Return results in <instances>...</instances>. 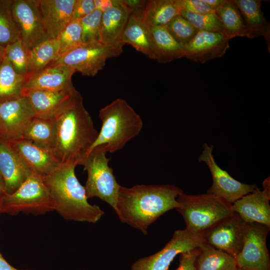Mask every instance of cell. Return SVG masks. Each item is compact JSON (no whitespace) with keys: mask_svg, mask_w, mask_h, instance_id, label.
Listing matches in <instances>:
<instances>
[{"mask_svg":"<svg viewBox=\"0 0 270 270\" xmlns=\"http://www.w3.org/2000/svg\"><path fill=\"white\" fill-rule=\"evenodd\" d=\"M182 192L172 184L120 185L114 210L122 223L146 235L151 224L178 206L177 198Z\"/></svg>","mask_w":270,"mask_h":270,"instance_id":"cell-1","label":"cell"},{"mask_svg":"<svg viewBox=\"0 0 270 270\" xmlns=\"http://www.w3.org/2000/svg\"><path fill=\"white\" fill-rule=\"evenodd\" d=\"M53 120L54 156L60 164L82 165L98 132L78 91Z\"/></svg>","mask_w":270,"mask_h":270,"instance_id":"cell-2","label":"cell"},{"mask_svg":"<svg viewBox=\"0 0 270 270\" xmlns=\"http://www.w3.org/2000/svg\"><path fill=\"white\" fill-rule=\"evenodd\" d=\"M76 166L74 164H60L42 176L44 181L54 200V210L64 219L96 223L104 212L88 202L84 187L76 176Z\"/></svg>","mask_w":270,"mask_h":270,"instance_id":"cell-3","label":"cell"},{"mask_svg":"<svg viewBox=\"0 0 270 270\" xmlns=\"http://www.w3.org/2000/svg\"><path fill=\"white\" fill-rule=\"evenodd\" d=\"M98 116L102 127L88 152L100 145H104L108 152H116L137 136L143 128L140 116L122 98H116L101 108Z\"/></svg>","mask_w":270,"mask_h":270,"instance_id":"cell-4","label":"cell"},{"mask_svg":"<svg viewBox=\"0 0 270 270\" xmlns=\"http://www.w3.org/2000/svg\"><path fill=\"white\" fill-rule=\"evenodd\" d=\"M177 202L176 209L182 216L186 228L195 232H204L234 212L231 204L208 193L188 194L184 192Z\"/></svg>","mask_w":270,"mask_h":270,"instance_id":"cell-5","label":"cell"},{"mask_svg":"<svg viewBox=\"0 0 270 270\" xmlns=\"http://www.w3.org/2000/svg\"><path fill=\"white\" fill-rule=\"evenodd\" d=\"M54 210V203L42 176L34 172L16 190L4 192L2 198L1 213L40 215Z\"/></svg>","mask_w":270,"mask_h":270,"instance_id":"cell-6","label":"cell"},{"mask_svg":"<svg viewBox=\"0 0 270 270\" xmlns=\"http://www.w3.org/2000/svg\"><path fill=\"white\" fill-rule=\"evenodd\" d=\"M104 145L96 146L86 154L82 164L88 173L84 188L87 198L97 197L114 210L120 184L108 165Z\"/></svg>","mask_w":270,"mask_h":270,"instance_id":"cell-7","label":"cell"},{"mask_svg":"<svg viewBox=\"0 0 270 270\" xmlns=\"http://www.w3.org/2000/svg\"><path fill=\"white\" fill-rule=\"evenodd\" d=\"M122 46H108L99 40L82 43L58 58L48 66H64L88 76H96L106 65L108 58L118 56Z\"/></svg>","mask_w":270,"mask_h":270,"instance_id":"cell-8","label":"cell"},{"mask_svg":"<svg viewBox=\"0 0 270 270\" xmlns=\"http://www.w3.org/2000/svg\"><path fill=\"white\" fill-rule=\"evenodd\" d=\"M204 242V232H195L186 228L174 231L170 240L156 254L140 258L130 270H168L175 257L200 247Z\"/></svg>","mask_w":270,"mask_h":270,"instance_id":"cell-9","label":"cell"},{"mask_svg":"<svg viewBox=\"0 0 270 270\" xmlns=\"http://www.w3.org/2000/svg\"><path fill=\"white\" fill-rule=\"evenodd\" d=\"M212 152L213 146L204 144L203 150L198 158L199 162H204L207 165L212 176V185L207 193L232 204L258 188L255 184H244L231 176L218 165Z\"/></svg>","mask_w":270,"mask_h":270,"instance_id":"cell-10","label":"cell"},{"mask_svg":"<svg viewBox=\"0 0 270 270\" xmlns=\"http://www.w3.org/2000/svg\"><path fill=\"white\" fill-rule=\"evenodd\" d=\"M270 228L256 222L246 223L243 245L236 258L238 268L270 270V258L266 244Z\"/></svg>","mask_w":270,"mask_h":270,"instance_id":"cell-11","label":"cell"},{"mask_svg":"<svg viewBox=\"0 0 270 270\" xmlns=\"http://www.w3.org/2000/svg\"><path fill=\"white\" fill-rule=\"evenodd\" d=\"M12 12L20 39L30 50L50 38L44 24L38 0H13Z\"/></svg>","mask_w":270,"mask_h":270,"instance_id":"cell-12","label":"cell"},{"mask_svg":"<svg viewBox=\"0 0 270 270\" xmlns=\"http://www.w3.org/2000/svg\"><path fill=\"white\" fill-rule=\"evenodd\" d=\"M246 224L234 212L204 232V242L236 258L243 245Z\"/></svg>","mask_w":270,"mask_h":270,"instance_id":"cell-13","label":"cell"},{"mask_svg":"<svg viewBox=\"0 0 270 270\" xmlns=\"http://www.w3.org/2000/svg\"><path fill=\"white\" fill-rule=\"evenodd\" d=\"M34 116L25 96L0 102V136L8 141L19 138Z\"/></svg>","mask_w":270,"mask_h":270,"instance_id":"cell-14","label":"cell"},{"mask_svg":"<svg viewBox=\"0 0 270 270\" xmlns=\"http://www.w3.org/2000/svg\"><path fill=\"white\" fill-rule=\"evenodd\" d=\"M229 40L222 32L198 31L184 46V57L200 63L220 58L229 48Z\"/></svg>","mask_w":270,"mask_h":270,"instance_id":"cell-15","label":"cell"},{"mask_svg":"<svg viewBox=\"0 0 270 270\" xmlns=\"http://www.w3.org/2000/svg\"><path fill=\"white\" fill-rule=\"evenodd\" d=\"M32 172L10 142L0 136V176L4 183L5 192H14Z\"/></svg>","mask_w":270,"mask_h":270,"instance_id":"cell-16","label":"cell"},{"mask_svg":"<svg viewBox=\"0 0 270 270\" xmlns=\"http://www.w3.org/2000/svg\"><path fill=\"white\" fill-rule=\"evenodd\" d=\"M133 10L126 0H116L112 8L102 14L98 40L108 46H124L122 35Z\"/></svg>","mask_w":270,"mask_h":270,"instance_id":"cell-17","label":"cell"},{"mask_svg":"<svg viewBox=\"0 0 270 270\" xmlns=\"http://www.w3.org/2000/svg\"><path fill=\"white\" fill-rule=\"evenodd\" d=\"M270 192L258 188L232 205L236 212L246 223L256 222L270 228Z\"/></svg>","mask_w":270,"mask_h":270,"instance_id":"cell-18","label":"cell"},{"mask_svg":"<svg viewBox=\"0 0 270 270\" xmlns=\"http://www.w3.org/2000/svg\"><path fill=\"white\" fill-rule=\"evenodd\" d=\"M76 72L64 66H48L26 80L22 96L33 90H60L74 88L72 78Z\"/></svg>","mask_w":270,"mask_h":270,"instance_id":"cell-19","label":"cell"},{"mask_svg":"<svg viewBox=\"0 0 270 270\" xmlns=\"http://www.w3.org/2000/svg\"><path fill=\"white\" fill-rule=\"evenodd\" d=\"M9 142L30 170L42 176L50 173L60 164L50 150L21 138Z\"/></svg>","mask_w":270,"mask_h":270,"instance_id":"cell-20","label":"cell"},{"mask_svg":"<svg viewBox=\"0 0 270 270\" xmlns=\"http://www.w3.org/2000/svg\"><path fill=\"white\" fill-rule=\"evenodd\" d=\"M78 92L75 88L60 90H33L24 94L34 116L53 118Z\"/></svg>","mask_w":270,"mask_h":270,"instance_id":"cell-21","label":"cell"},{"mask_svg":"<svg viewBox=\"0 0 270 270\" xmlns=\"http://www.w3.org/2000/svg\"><path fill=\"white\" fill-rule=\"evenodd\" d=\"M44 28L56 39L72 22L76 0H38Z\"/></svg>","mask_w":270,"mask_h":270,"instance_id":"cell-22","label":"cell"},{"mask_svg":"<svg viewBox=\"0 0 270 270\" xmlns=\"http://www.w3.org/2000/svg\"><path fill=\"white\" fill-rule=\"evenodd\" d=\"M143 8L134 10L124 30L122 42L131 45L137 51L154 59V45L150 27L144 22Z\"/></svg>","mask_w":270,"mask_h":270,"instance_id":"cell-23","label":"cell"},{"mask_svg":"<svg viewBox=\"0 0 270 270\" xmlns=\"http://www.w3.org/2000/svg\"><path fill=\"white\" fill-rule=\"evenodd\" d=\"M242 16L246 36L253 38L264 36L270 50V25L262 10V0H232Z\"/></svg>","mask_w":270,"mask_h":270,"instance_id":"cell-24","label":"cell"},{"mask_svg":"<svg viewBox=\"0 0 270 270\" xmlns=\"http://www.w3.org/2000/svg\"><path fill=\"white\" fill-rule=\"evenodd\" d=\"M150 27L154 45V60L166 63L184 57V46L174 38L165 26Z\"/></svg>","mask_w":270,"mask_h":270,"instance_id":"cell-25","label":"cell"},{"mask_svg":"<svg viewBox=\"0 0 270 270\" xmlns=\"http://www.w3.org/2000/svg\"><path fill=\"white\" fill-rule=\"evenodd\" d=\"M181 11L178 0H150L146 2L143 18L149 26H166Z\"/></svg>","mask_w":270,"mask_h":270,"instance_id":"cell-26","label":"cell"},{"mask_svg":"<svg viewBox=\"0 0 270 270\" xmlns=\"http://www.w3.org/2000/svg\"><path fill=\"white\" fill-rule=\"evenodd\" d=\"M238 268L236 258L204 242L199 247L196 270H234Z\"/></svg>","mask_w":270,"mask_h":270,"instance_id":"cell-27","label":"cell"},{"mask_svg":"<svg viewBox=\"0 0 270 270\" xmlns=\"http://www.w3.org/2000/svg\"><path fill=\"white\" fill-rule=\"evenodd\" d=\"M27 77L18 74L4 56L0 60V102L22 96Z\"/></svg>","mask_w":270,"mask_h":270,"instance_id":"cell-28","label":"cell"},{"mask_svg":"<svg viewBox=\"0 0 270 270\" xmlns=\"http://www.w3.org/2000/svg\"><path fill=\"white\" fill-rule=\"evenodd\" d=\"M54 134L53 118L34 116L19 138L28 140L39 146L52 151Z\"/></svg>","mask_w":270,"mask_h":270,"instance_id":"cell-29","label":"cell"},{"mask_svg":"<svg viewBox=\"0 0 270 270\" xmlns=\"http://www.w3.org/2000/svg\"><path fill=\"white\" fill-rule=\"evenodd\" d=\"M222 28V33L229 39L246 37V29L242 14L232 0H225L216 10Z\"/></svg>","mask_w":270,"mask_h":270,"instance_id":"cell-30","label":"cell"},{"mask_svg":"<svg viewBox=\"0 0 270 270\" xmlns=\"http://www.w3.org/2000/svg\"><path fill=\"white\" fill-rule=\"evenodd\" d=\"M58 52L56 38H50L31 49L29 52L28 78L48 66L58 58Z\"/></svg>","mask_w":270,"mask_h":270,"instance_id":"cell-31","label":"cell"},{"mask_svg":"<svg viewBox=\"0 0 270 270\" xmlns=\"http://www.w3.org/2000/svg\"><path fill=\"white\" fill-rule=\"evenodd\" d=\"M13 0H0V46L5 48L20 38L12 12Z\"/></svg>","mask_w":270,"mask_h":270,"instance_id":"cell-32","label":"cell"},{"mask_svg":"<svg viewBox=\"0 0 270 270\" xmlns=\"http://www.w3.org/2000/svg\"><path fill=\"white\" fill-rule=\"evenodd\" d=\"M30 50L20 38L4 48V56L12 64L16 71L27 77Z\"/></svg>","mask_w":270,"mask_h":270,"instance_id":"cell-33","label":"cell"},{"mask_svg":"<svg viewBox=\"0 0 270 270\" xmlns=\"http://www.w3.org/2000/svg\"><path fill=\"white\" fill-rule=\"evenodd\" d=\"M56 39L58 44V58L81 44L82 31L80 20L70 22Z\"/></svg>","mask_w":270,"mask_h":270,"instance_id":"cell-34","label":"cell"},{"mask_svg":"<svg viewBox=\"0 0 270 270\" xmlns=\"http://www.w3.org/2000/svg\"><path fill=\"white\" fill-rule=\"evenodd\" d=\"M165 26L174 38L184 46L188 44L198 32L196 29L180 14L174 17Z\"/></svg>","mask_w":270,"mask_h":270,"instance_id":"cell-35","label":"cell"},{"mask_svg":"<svg viewBox=\"0 0 270 270\" xmlns=\"http://www.w3.org/2000/svg\"><path fill=\"white\" fill-rule=\"evenodd\" d=\"M180 15L187 20L198 31L222 32V24L214 12L198 14L182 10Z\"/></svg>","mask_w":270,"mask_h":270,"instance_id":"cell-36","label":"cell"},{"mask_svg":"<svg viewBox=\"0 0 270 270\" xmlns=\"http://www.w3.org/2000/svg\"><path fill=\"white\" fill-rule=\"evenodd\" d=\"M102 12L96 9L92 12L80 20L82 43L98 40Z\"/></svg>","mask_w":270,"mask_h":270,"instance_id":"cell-37","label":"cell"},{"mask_svg":"<svg viewBox=\"0 0 270 270\" xmlns=\"http://www.w3.org/2000/svg\"><path fill=\"white\" fill-rule=\"evenodd\" d=\"M182 10L198 14L214 12L202 0H178Z\"/></svg>","mask_w":270,"mask_h":270,"instance_id":"cell-38","label":"cell"},{"mask_svg":"<svg viewBox=\"0 0 270 270\" xmlns=\"http://www.w3.org/2000/svg\"><path fill=\"white\" fill-rule=\"evenodd\" d=\"M96 10L94 0H76L72 20H80Z\"/></svg>","mask_w":270,"mask_h":270,"instance_id":"cell-39","label":"cell"},{"mask_svg":"<svg viewBox=\"0 0 270 270\" xmlns=\"http://www.w3.org/2000/svg\"><path fill=\"white\" fill-rule=\"evenodd\" d=\"M199 247L180 254L179 265L176 270H196V260Z\"/></svg>","mask_w":270,"mask_h":270,"instance_id":"cell-40","label":"cell"},{"mask_svg":"<svg viewBox=\"0 0 270 270\" xmlns=\"http://www.w3.org/2000/svg\"><path fill=\"white\" fill-rule=\"evenodd\" d=\"M116 0H94L96 9L104 12L112 8Z\"/></svg>","mask_w":270,"mask_h":270,"instance_id":"cell-41","label":"cell"},{"mask_svg":"<svg viewBox=\"0 0 270 270\" xmlns=\"http://www.w3.org/2000/svg\"><path fill=\"white\" fill-rule=\"evenodd\" d=\"M0 270H19L11 266L3 257L0 252Z\"/></svg>","mask_w":270,"mask_h":270,"instance_id":"cell-42","label":"cell"},{"mask_svg":"<svg viewBox=\"0 0 270 270\" xmlns=\"http://www.w3.org/2000/svg\"><path fill=\"white\" fill-rule=\"evenodd\" d=\"M212 10L215 11L225 0H202Z\"/></svg>","mask_w":270,"mask_h":270,"instance_id":"cell-43","label":"cell"},{"mask_svg":"<svg viewBox=\"0 0 270 270\" xmlns=\"http://www.w3.org/2000/svg\"><path fill=\"white\" fill-rule=\"evenodd\" d=\"M4 192H5V190H4V183L1 176H0V214L1 213L0 206H1L2 198Z\"/></svg>","mask_w":270,"mask_h":270,"instance_id":"cell-44","label":"cell"},{"mask_svg":"<svg viewBox=\"0 0 270 270\" xmlns=\"http://www.w3.org/2000/svg\"><path fill=\"white\" fill-rule=\"evenodd\" d=\"M4 48L0 46V58L4 56Z\"/></svg>","mask_w":270,"mask_h":270,"instance_id":"cell-45","label":"cell"},{"mask_svg":"<svg viewBox=\"0 0 270 270\" xmlns=\"http://www.w3.org/2000/svg\"><path fill=\"white\" fill-rule=\"evenodd\" d=\"M248 270V269H246V268H237L236 270Z\"/></svg>","mask_w":270,"mask_h":270,"instance_id":"cell-46","label":"cell"},{"mask_svg":"<svg viewBox=\"0 0 270 270\" xmlns=\"http://www.w3.org/2000/svg\"><path fill=\"white\" fill-rule=\"evenodd\" d=\"M2 57L0 58V60L2 58Z\"/></svg>","mask_w":270,"mask_h":270,"instance_id":"cell-47","label":"cell"},{"mask_svg":"<svg viewBox=\"0 0 270 270\" xmlns=\"http://www.w3.org/2000/svg\"></svg>","mask_w":270,"mask_h":270,"instance_id":"cell-48","label":"cell"}]
</instances>
